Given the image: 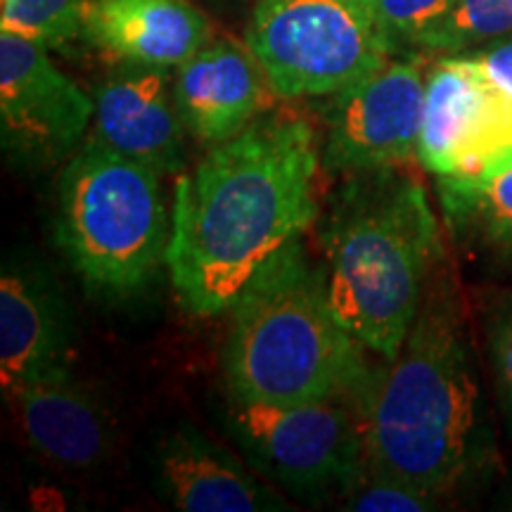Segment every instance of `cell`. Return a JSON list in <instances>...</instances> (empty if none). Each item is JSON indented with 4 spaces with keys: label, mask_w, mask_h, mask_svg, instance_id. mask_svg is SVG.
I'll use <instances>...</instances> for the list:
<instances>
[{
    "label": "cell",
    "mask_w": 512,
    "mask_h": 512,
    "mask_svg": "<svg viewBox=\"0 0 512 512\" xmlns=\"http://www.w3.org/2000/svg\"><path fill=\"white\" fill-rule=\"evenodd\" d=\"M74 316L41 259L12 252L0 271V384L3 396L48 370L72 366Z\"/></svg>",
    "instance_id": "8fae6325"
},
{
    "label": "cell",
    "mask_w": 512,
    "mask_h": 512,
    "mask_svg": "<svg viewBox=\"0 0 512 512\" xmlns=\"http://www.w3.org/2000/svg\"><path fill=\"white\" fill-rule=\"evenodd\" d=\"M155 482L174 510L280 512L290 510L245 458L192 425H178L155 446Z\"/></svg>",
    "instance_id": "5bb4252c"
},
{
    "label": "cell",
    "mask_w": 512,
    "mask_h": 512,
    "mask_svg": "<svg viewBox=\"0 0 512 512\" xmlns=\"http://www.w3.org/2000/svg\"><path fill=\"white\" fill-rule=\"evenodd\" d=\"M29 446L46 463L86 472L105 465L114 451V420L100 396L62 366L17 387L8 399Z\"/></svg>",
    "instance_id": "4fadbf2b"
},
{
    "label": "cell",
    "mask_w": 512,
    "mask_h": 512,
    "mask_svg": "<svg viewBox=\"0 0 512 512\" xmlns=\"http://www.w3.org/2000/svg\"><path fill=\"white\" fill-rule=\"evenodd\" d=\"M88 0H3V31L38 43L46 50H64L83 38Z\"/></svg>",
    "instance_id": "d6986e66"
},
{
    "label": "cell",
    "mask_w": 512,
    "mask_h": 512,
    "mask_svg": "<svg viewBox=\"0 0 512 512\" xmlns=\"http://www.w3.org/2000/svg\"><path fill=\"white\" fill-rule=\"evenodd\" d=\"M456 0H373L377 22L399 50H418L437 31Z\"/></svg>",
    "instance_id": "44dd1931"
},
{
    "label": "cell",
    "mask_w": 512,
    "mask_h": 512,
    "mask_svg": "<svg viewBox=\"0 0 512 512\" xmlns=\"http://www.w3.org/2000/svg\"><path fill=\"white\" fill-rule=\"evenodd\" d=\"M339 503L344 510L356 512H427L444 508L439 498L368 470Z\"/></svg>",
    "instance_id": "7402d4cb"
},
{
    "label": "cell",
    "mask_w": 512,
    "mask_h": 512,
    "mask_svg": "<svg viewBox=\"0 0 512 512\" xmlns=\"http://www.w3.org/2000/svg\"><path fill=\"white\" fill-rule=\"evenodd\" d=\"M245 43L283 100L332 98L403 53L373 0H259Z\"/></svg>",
    "instance_id": "8992f818"
},
{
    "label": "cell",
    "mask_w": 512,
    "mask_h": 512,
    "mask_svg": "<svg viewBox=\"0 0 512 512\" xmlns=\"http://www.w3.org/2000/svg\"><path fill=\"white\" fill-rule=\"evenodd\" d=\"M460 55H470L491 81H496L503 91L512 95V38H503V41L491 43V46Z\"/></svg>",
    "instance_id": "603a6c76"
},
{
    "label": "cell",
    "mask_w": 512,
    "mask_h": 512,
    "mask_svg": "<svg viewBox=\"0 0 512 512\" xmlns=\"http://www.w3.org/2000/svg\"><path fill=\"white\" fill-rule=\"evenodd\" d=\"M159 181L95 138L69 157L57 183L55 240L93 292L124 299L166 266L174 221Z\"/></svg>",
    "instance_id": "5b68a950"
},
{
    "label": "cell",
    "mask_w": 512,
    "mask_h": 512,
    "mask_svg": "<svg viewBox=\"0 0 512 512\" xmlns=\"http://www.w3.org/2000/svg\"><path fill=\"white\" fill-rule=\"evenodd\" d=\"M503 38H512V0H456L422 53H472Z\"/></svg>",
    "instance_id": "ac0fdd59"
},
{
    "label": "cell",
    "mask_w": 512,
    "mask_h": 512,
    "mask_svg": "<svg viewBox=\"0 0 512 512\" xmlns=\"http://www.w3.org/2000/svg\"><path fill=\"white\" fill-rule=\"evenodd\" d=\"M95 102L38 43L0 31V143L12 166L41 171L79 150Z\"/></svg>",
    "instance_id": "30bf717a"
},
{
    "label": "cell",
    "mask_w": 512,
    "mask_h": 512,
    "mask_svg": "<svg viewBox=\"0 0 512 512\" xmlns=\"http://www.w3.org/2000/svg\"><path fill=\"white\" fill-rule=\"evenodd\" d=\"M339 178L316 219L330 302L344 328L389 361L448 256L444 233L408 166Z\"/></svg>",
    "instance_id": "3957f363"
},
{
    "label": "cell",
    "mask_w": 512,
    "mask_h": 512,
    "mask_svg": "<svg viewBox=\"0 0 512 512\" xmlns=\"http://www.w3.org/2000/svg\"><path fill=\"white\" fill-rule=\"evenodd\" d=\"M223 408L226 430L247 463L299 501L339 503L366 475L363 394L290 406L226 396Z\"/></svg>",
    "instance_id": "52a82bcc"
},
{
    "label": "cell",
    "mask_w": 512,
    "mask_h": 512,
    "mask_svg": "<svg viewBox=\"0 0 512 512\" xmlns=\"http://www.w3.org/2000/svg\"><path fill=\"white\" fill-rule=\"evenodd\" d=\"M228 313L221 375L230 399L290 406L366 392L368 349L332 309L323 264L302 238L249 280Z\"/></svg>",
    "instance_id": "277c9868"
},
{
    "label": "cell",
    "mask_w": 512,
    "mask_h": 512,
    "mask_svg": "<svg viewBox=\"0 0 512 512\" xmlns=\"http://www.w3.org/2000/svg\"><path fill=\"white\" fill-rule=\"evenodd\" d=\"M93 136L159 176L185 169V128L174 91V69L119 64L93 91Z\"/></svg>",
    "instance_id": "7c38bea8"
},
{
    "label": "cell",
    "mask_w": 512,
    "mask_h": 512,
    "mask_svg": "<svg viewBox=\"0 0 512 512\" xmlns=\"http://www.w3.org/2000/svg\"><path fill=\"white\" fill-rule=\"evenodd\" d=\"M444 228L472 264L512 280V169L489 181L437 178Z\"/></svg>",
    "instance_id": "e0dca14e"
},
{
    "label": "cell",
    "mask_w": 512,
    "mask_h": 512,
    "mask_svg": "<svg viewBox=\"0 0 512 512\" xmlns=\"http://www.w3.org/2000/svg\"><path fill=\"white\" fill-rule=\"evenodd\" d=\"M214 41L190 0H88L81 43L119 64L176 69Z\"/></svg>",
    "instance_id": "2e32d148"
},
{
    "label": "cell",
    "mask_w": 512,
    "mask_h": 512,
    "mask_svg": "<svg viewBox=\"0 0 512 512\" xmlns=\"http://www.w3.org/2000/svg\"><path fill=\"white\" fill-rule=\"evenodd\" d=\"M427 72L418 50H403L332 95L320 145L325 174L349 176L418 162Z\"/></svg>",
    "instance_id": "9c48e42d"
},
{
    "label": "cell",
    "mask_w": 512,
    "mask_h": 512,
    "mask_svg": "<svg viewBox=\"0 0 512 512\" xmlns=\"http://www.w3.org/2000/svg\"><path fill=\"white\" fill-rule=\"evenodd\" d=\"M418 162L460 181L512 169V95L470 55H441L427 72Z\"/></svg>",
    "instance_id": "ba28073f"
},
{
    "label": "cell",
    "mask_w": 512,
    "mask_h": 512,
    "mask_svg": "<svg viewBox=\"0 0 512 512\" xmlns=\"http://www.w3.org/2000/svg\"><path fill=\"white\" fill-rule=\"evenodd\" d=\"M174 91L188 136L211 147L240 136L273 95L247 43L228 38L207 43L176 67Z\"/></svg>",
    "instance_id": "9a60e30c"
},
{
    "label": "cell",
    "mask_w": 512,
    "mask_h": 512,
    "mask_svg": "<svg viewBox=\"0 0 512 512\" xmlns=\"http://www.w3.org/2000/svg\"><path fill=\"white\" fill-rule=\"evenodd\" d=\"M479 328L498 413L512 437V287L484 292L479 304Z\"/></svg>",
    "instance_id": "ffe728a7"
},
{
    "label": "cell",
    "mask_w": 512,
    "mask_h": 512,
    "mask_svg": "<svg viewBox=\"0 0 512 512\" xmlns=\"http://www.w3.org/2000/svg\"><path fill=\"white\" fill-rule=\"evenodd\" d=\"M320 169L309 121L268 112L176 178L166 271L188 316L226 313L249 280L316 223Z\"/></svg>",
    "instance_id": "6da1fadb"
},
{
    "label": "cell",
    "mask_w": 512,
    "mask_h": 512,
    "mask_svg": "<svg viewBox=\"0 0 512 512\" xmlns=\"http://www.w3.org/2000/svg\"><path fill=\"white\" fill-rule=\"evenodd\" d=\"M368 472L441 503L472 494L498 465L494 418L451 259L437 268L399 354L363 392Z\"/></svg>",
    "instance_id": "7a4b0ae2"
}]
</instances>
